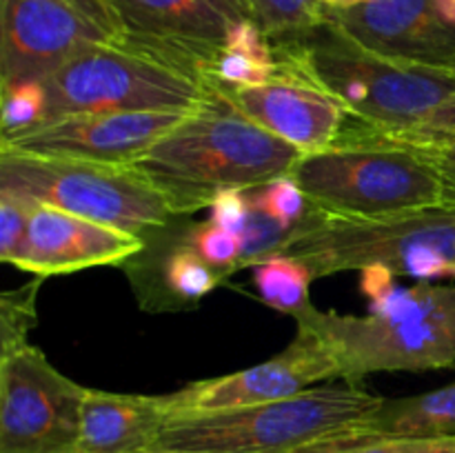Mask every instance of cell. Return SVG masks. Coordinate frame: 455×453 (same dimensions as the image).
<instances>
[{
    "label": "cell",
    "instance_id": "6da1fadb",
    "mask_svg": "<svg viewBox=\"0 0 455 453\" xmlns=\"http://www.w3.org/2000/svg\"><path fill=\"white\" fill-rule=\"evenodd\" d=\"M300 155L207 87L198 109L133 167L163 194L173 216H191L225 191H249L289 176Z\"/></svg>",
    "mask_w": 455,
    "mask_h": 453
},
{
    "label": "cell",
    "instance_id": "7a4b0ae2",
    "mask_svg": "<svg viewBox=\"0 0 455 453\" xmlns=\"http://www.w3.org/2000/svg\"><path fill=\"white\" fill-rule=\"evenodd\" d=\"M391 271H363L369 315L311 309L296 320L314 331L338 364V380L363 382L373 373L435 371L455 367V284L418 282L403 289Z\"/></svg>",
    "mask_w": 455,
    "mask_h": 453
},
{
    "label": "cell",
    "instance_id": "3957f363",
    "mask_svg": "<svg viewBox=\"0 0 455 453\" xmlns=\"http://www.w3.org/2000/svg\"><path fill=\"white\" fill-rule=\"evenodd\" d=\"M274 49L284 69L336 98L349 118L385 131L416 127L455 98L453 74L371 52L329 20Z\"/></svg>",
    "mask_w": 455,
    "mask_h": 453
},
{
    "label": "cell",
    "instance_id": "277c9868",
    "mask_svg": "<svg viewBox=\"0 0 455 453\" xmlns=\"http://www.w3.org/2000/svg\"><path fill=\"white\" fill-rule=\"evenodd\" d=\"M382 400L340 380L274 402L176 413L149 453H309L345 438Z\"/></svg>",
    "mask_w": 455,
    "mask_h": 453
},
{
    "label": "cell",
    "instance_id": "5b68a950",
    "mask_svg": "<svg viewBox=\"0 0 455 453\" xmlns=\"http://www.w3.org/2000/svg\"><path fill=\"white\" fill-rule=\"evenodd\" d=\"M284 253L311 275L382 266L418 282L455 278V204L416 209L378 218H331L309 213Z\"/></svg>",
    "mask_w": 455,
    "mask_h": 453
},
{
    "label": "cell",
    "instance_id": "8992f818",
    "mask_svg": "<svg viewBox=\"0 0 455 453\" xmlns=\"http://www.w3.org/2000/svg\"><path fill=\"white\" fill-rule=\"evenodd\" d=\"M289 176L331 218H378L447 203L435 164L416 147L340 133L329 149L302 154Z\"/></svg>",
    "mask_w": 455,
    "mask_h": 453
},
{
    "label": "cell",
    "instance_id": "52a82bcc",
    "mask_svg": "<svg viewBox=\"0 0 455 453\" xmlns=\"http://www.w3.org/2000/svg\"><path fill=\"white\" fill-rule=\"evenodd\" d=\"M0 189L138 238L176 218L163 194L133 164L0 149Z\"/></svg>",
    "mask_w": 455,
    "mask_h": 453
},
{
    "label": "cell",
    "instance_id": "ba28073f",
    "mask_svg": "<svg viewBox=\"0 0 455 453\" xmlns=\"http://www.w3.org/2000/svg\"><path fill=\"white\" fill-rule=\"evenodd\" d=\"M44 120L102 111L198 109L207 87L124 36L80 53L44 80Z\"/></svg>",
    "mask_w": 455,
    "mask_h": 453
},
{
    "label": "cell",
    "instance_id": "9c48e42d",
    "mask_svg": "<svg viewBox=\"0 0 455 453\" xmlns=\"http://www.w3.org/2000/svg\"><path fill=\"white\" fill-rule=\"evenodd\" d=\"M127 36L111 0H0V87L38 80Z\"/></svg>",
    "mask_w": 455,
    "mask_h": 453
},
{
    "label": "cell",
    "instance_id": "30bf717a",
    "mask_svg": "<svg viewBox=\"0 0 455 453\" xmlns=\"http://www.w3.org/2000/svg\"><path fill=\"white\" fill-rule=\"evenodd\" d=\"M84 395L38 346L0 355V453H76Z\"/></svg>",
    "mask_w": 455,
    "mask_h": 453
},
{
    "label": "cell",
    "instance_id": "8fae6325",
    "mask_svg": "<svg viewBox=\"0 0 455 453\" xmlns=\"http://www.w3.org/2000/svg\"><path fill=\"white\" fill-rule=\"evenodd\" d=\"M324 380H338L336 358L314 331L298 327L296 338L274 358L243 371L191 382L163 398L172 417L176 413H207L274 402L305 393Z\"/></svg>",
    "mask_w": 455,
    "mask_h": 453
},
{
    "label": "cell",
    "instance_id": "7c38bea8",
    "mask_svg": "<svg viewBox=\"0 0 455 453\" xmlns=\"http://www.w3.org/2000/svg\"><path fill=\"white\" fill-rule=\"evenodd\" d=\"M185 115L173 111H102L65 115L40 123L38 127L18 136L0 138V149L87 163L136 164Z\"/></svg>",
    "mask_w": 455,
    "mask_h": 453
},
{
    "label": "cell",
    "instance_id": "4fadbf2b",
    "mask_svg": "<svg viewBox=\"0 0 455 453\" xmlns=\"http://www.w3.org/2000/svg\"><path fill=\"white\" fill-rule=\"evenodd\" d=\"M127 36L203 83L209 60L234 25L249 18L234 0H111Z\"/></svg>",
    "mask_w": 455,
    "mask_h": 453
},
{
    "label": "cell",
    "instance_id": "5bb4252c",
    "mask_svg": "<svg viewBox=\"0 0 455 453\" xmlns=\"http://www.w3.org/2000/svg\"><path fill=\"white\" fill-rule=\"evenodd\" d=\"M323 9L324 20L371 52L409 65L455 71V25L440 13L435 0H367Z\"/></svg>",
    "mask_w": 455,
    "mask_h": 453
},
{
    "label": "cell",
    "instance_id": "9a60e30c",
    "mask_svg": "<svg viewBox=\"0 0 455 453\" xmlns=\"http://www.w3.org/2000/svg\"><path fill=\"white\" fill-rule=\"evenodd\" d=\"M204 84L220 93L249 120L296 147L300 154H314L336 145L349 120V111L336 98L284 67L275 78L253 87Z\"/></svg>",
    "mask_w": 455,
    "mask_h": 453
},
{
    "label": "cell",
    "instance_id": "2e32d148",
    "mask_svg": "<svg viewBox=\"0 0 455 453\" xmlns=\"http://www.w3.org/2000/svg\"><path fill=\"white\" fill-rule=\"evenodd\" d=\"M140 249L142 238L138 235L36 204L13 266L47 278L93 266H120Z\"/></svg>",
    "mask_w": 455,
    "mask_h": 453
},
{
    "label": "cell",
    "instance_id": "e0dca14e",
    "mask_svg": "<svg viewBox=\"0 0 455 453\" xmlns=\"http://www.w3.org/2000/svg\"><path fill=\"white\" fill-rule=\"evenodd\" d=\"M169 220L142 235V249L123 262L138 305L147 311L196 309L229 275L209 265L189 244V226Z\"/></svg>",
    "mask_w": 455,
    "mask_h": 453
},
{
    "label": "cell",
    "instance_id": "ac0fdd59",
    "mask_svg": "<svg viewBox=\"0 0 455 453\" xmlns=\"http://www.w3.org/2000/svg\"><path fill=\"white\" fill-rule=\"evenodd\" d=\"M169 420L163 395L89 389L76 453H149Z\"/></svg>",
    "mask_w": 455,
    "mask_h": 453
},
{
    "label": "cell",
    "instance_id": "d6986e66",
    "mask_svg": "<svg viewBox=\"0 0 455 453\" xmlns=\"http://www.w3.org/2000/svg\"><path fill=\"white\" fill-rule=\"evenodd\" d=\"M394 438H455V382L409 398L382 400L333 444Z\"/></svg>",
    "mask_w": 455,
    "mask_h": 453
},
{
    "label": "cell",
    "instance_id": "ffe728a7",
    "mask_svg": "<svg viewBox=\"0 0 455 453\" xmlns=\"http://www.w3.org/2000/svg\"><path fill=\"white\" fill-rule=\"evenodd\" d=\"M274 43L253 18H243L216 49L204 69L203 84L218 87H253L280 74Z\"/></svg>",
    "mask_w": 455,
    "mask_h": 453
},
{
    "label": "cell",
    "instance_id": "44dd1931",
    "mask_svg": "<svg viewBox=\"0 0 455 453\" xmlns=\"http://www.w3.org/2000/svg\"><path fill=\"white\" fill-rule=\"evenodd\" d=\"M311 280V271L287 253L253 266V282L260 300L280 314L291 315L293 320H300L314 309L309 293Z\"/></svg>",
    "mask_w": 455,
    "mask_h": 453
},
{
    "label": "cell",
    "instance_id": "7402d4cb",
    "mask_svg": "<svg viewBox=\"0 0 455 453\" xmlns=\"http://www.w3.org/2000/svg\"><path fill=\"white\" fill-rule=\"evenodd\" d=\"M251 16L274 44L298 40L324 22L323 4L314 0H249Z\"/></svg>",
    "mask_w": 455,
    "mask_h": 453
},
{
    "label": "cell",
    "instance_id": "603a6c76",
    "mask_svg": "<svg viewBox=\"0 0 455 453\" xmlns=\"http://www.w3.org/2000/svg\"><path fill=\"white\" fill-rule=\"evenodd\" d=\"M43 280L36 275L31 282L0 296V355L29 345L27 336L38 324V291Z\"/></svg>",
    "mask_w": 455,
    "mask_h": 453
},
{
    "label": "cell",
    "instance_id": "cb8c5ba5",
    "mask_svg": "<svg viewBox=\"0 0 455 453\" xmlns=\"http://www.w3.org/2000/svg\"><path fill=\"white\" fill-rule=\"evenodd\" d=\"M249 198V195H247ZM293 231L275 222L267 211H262L251 198H249V216L240 231V258L238 271L247 266H256L269 258L280 256L287 249Z\"/></svg>",
    "mask_w": 455,
    "mask_h": 453
},
{
    "label": "cell",
    "instance_id": "d4e9b609",
    "mask_svg": "<svg viewBox=\"0 0 455 453\" xmlns=\"http://www.w3.org/2000/svg\"><path fill=\"white\" fill-rule=\"evenodd\" d=\"M47 93L38 80L0 87V138H12L38 127L44 120Z\"/></svg>",
    "mask_w": 455,
    "mask_h": 453
},
{
    "label": "cell",
    "instance_id": "484cf974",
    "mask_svg": "<svg viewBox=\"0 0 455 453\" xmlns=\"http://www.w3.org/2000/svg\"><path fill=\"white\" fill-rule=\"evenodd\" d=\"M247 195L262 211L269 213L275 222L287 226L293 234L314 211V204L309 203L305 191L300 189V185L291 176H283L278 180L256 187V189H249Z\"/></svg>",
    "mask_w": 455,
    "mask_h": 453
},
{
    "label": "cell",
    "instance_id": "4316f807",
    "mask_svg": "<svg viewBox=\"0 0 455 453\" xmlns=\"http://www.w3.org/2000/svg\"><path fill=\"white\" fill-rule=\"evenodd\" d=\"M345 129L360 133V136L380 138V140H404V138H416V140H447L455 138V98L435 107L434 111L425 115L416 127L400 129V131H385V129L369 127L358 120H347Z\"/></svg>",
    "mask_w": 455,
    "mask_h": 453
},
{
    "label": "cell",
    "instance_id": "83f0119b",
    "mask_svg": "<svg viewBox=\"0 0 455 453\" xmlns=\"http://www.w3.org/2000/svg\"><path fill=\"white\" fill-rule=\"evenodd\" d=\"M191 247L222 274L231 275L238 271L240 258V238L229 229H222L216 222H198L189 226L187 235Z\"/></svg>",
    "mask_w": 455,
    "mask_h": 453
},
{
    "label": "cell",
    "instance_id": "f1b7e54d",
    "mask_svg": "<svg viewBox=\"0 0 455 453\" xmlns=\"http://www.w3.org/2000/svg\"><path fill=\"white\" fill-rule=\"evenodd\" d=\"M36 204L34 200L0 189V260L7 265H13L20 253Z\"/></svg>",
    "mask_w": 455,
    "mask_h": 453
},
{
    "label": "cell",
    "instance_id": "f546056e",
    "mask_svg": "<svg viewBox=\"0 0 455 453\" xmlns=\"http://www.w3.org/2000/svg\"><path fill=\"white\" fill-rule=\"evenodd\" d=\"M309 453H455V438H394L333 444Z\"/></svg>",
    "mask_w": 455,
    "mask_h": 453
},
{
    "label": "cell",
    "instance_id": "4dcf8cb0",
    "mask_svg": "<svg viewBox=\"0 0 455 453\" xmlns=\"http://www.w3.org/2000/svg\"><path fill=\"white\" fill-rule=\"evenodd\" d=\"M342 133L360 136V133L349 131V129H342ZM360 138H369V136H360ZM371 140H380V138H371ZM385 142H398V145L416 147L418 151H422V154L435 164L440 178H443L447 203L455 204V138H447V140H416V138H404V140H385Z\"/></svg>",
    "mask_w": 455,
    "mask_h": 453
},
{
    "label": "cell",
    "instance_id": "1f68e13d",
    "mask_svg": "<svg viewBox=\"0 0 455 453\" xmlns=\"http://www.w3.org/2000/svg\"><path fill=\"white\" fill-rule=\"evenodd\" d=\"M209 211H212V222L240 235L249 216L247 191H225L209 204Z\"/></svg>",
    "mask_w": 455,
    "mask_h": 453
},
{
    "label": "cell",
    "instance_id": "d6a6232c",
    "mask_svg": "<svg viewBox=\"0 0 455 453\" xmlns=\"http://www.w3.org/2000/svg\"><path fill=\"white\" fill-rule=\"evenodd\" d=\"M435 3H438L440 13H443L451 25H455V0H435Z\"/></svg>",
    "mask_w": 455,
    "mask_h": 453
},
{
    "label": "cell",
    "instance_id": "836d02e7",
    "mask_svg": "<svg viewBox=\"0 0 455 453\" xmlns=\"http://www.w3.org/2000/svg\"><path fill=\"white\" fill-rule=\"evenodd\" d=\"M234 3H235V4H238V7H240V9H243V12H244V13H247V16H249V18H253V16H251V4H249V0H234Z\"/></svg>",
    "mask_w": 455,
    "mask_h": 453
},
{
    "label": "cell",
    "instance_id": "e575fe53",
    "mask_svg": "<svg viewBox=\"0 0 455 453\" xmlns=\"http://www.w3.org/2000/svg\"><path fill=\"white\" fill-rule=\"evenodd\" d=\"M358 3H367V0H338L336 7H351V4H358Z\"/></svg>",
    "mask_w": 455,
    "mask_h": 453
},
{
    "label": "cell",
    "instance_id": "d590c367",
    "mask_svg": "<svg viewBox=\"0 0 455 453\" xmlns=\"http://www.w3.org/2000/svg\"><path fill=\"white\" fill-rule=\"evenodd\" d=\"M315 4H323V7H336L338 0H314Z\"/></svg>",
    "mask_w": 455,
    "mask_h": 453
},
{
    "label": "cell",
    "instance_id": "8d00e7d4",
    "mask_svg": "<svg viewBox=\"0 0 455 453\" xmlns=\"http://www.w3.org/2000/svg\"><path fill=\"white\" fill-rule=\"evenodd\" d=\"M453 76H455V71H453Z\"/></svg>",
    "mask_w": 455,
    "mask_h": 453
}]
</instances>
